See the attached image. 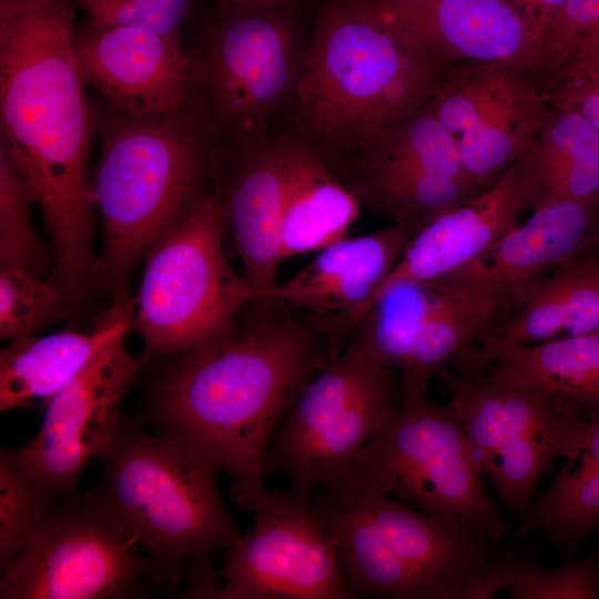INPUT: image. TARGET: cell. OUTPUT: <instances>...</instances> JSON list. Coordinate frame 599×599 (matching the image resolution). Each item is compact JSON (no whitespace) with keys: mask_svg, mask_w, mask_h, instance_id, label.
<instances>
[{"mask_svg":"<svg viewBox=\"0 0 599 599\" xmlns=\"http://www.w3.org/2000/svg\"><path fill=\"white\" fill-rule=\"evenodd\" d=\"M329 155L305 136L286 190L280 245L282 260L318 252L345 237L359 197L334 172Z\"/></svg>","mask_w":599,"mask_h":599,"instance_id":"25","label":"cell"},{"mask_svg":"<svg viewBox=\"0 0 599 599\" xmlns=\"http://www.w3.org/2000/svg\"><path fill=\"white\" fill-rule=\"evenodd\" d=\"M140 365L125 337L102 351L49 400L34 438L11 450L20 467L50 491L71 494L84 466L118 429L120 403Z\"/></svg>","mask_w":599,"mask_h":599,"instance_id":"15","label":"cell"},{"mask_svg":"<svg viewBox=\"0 0 599 599\" xmlns=\"http://www.w3.org/2000/svg\"><path fill=\"white\" fill-rule=\"evenodd\" d=\"M537 78L548 105L576 111L599 131V52L565 59Z\"/></svg>","mask_w":599,"mask_h":599,"instance_id":"34","label":"cell"},{"mask_svg":"<svg viewBox=\"0 0 599 599\" xmlns=\"http://www.w3.org/2000/svg\"><path fill=\"white\" fill-rule=\"evenodd\" d=\"M322 366L305 325L267 317L242 334L179 354L153 387L152 418L159 434L226 473L236 505L247 509L264 487L278 427Z\"/></svg>","mask_w":599,"mask_h":599,"instance_id":"2","label":"cell"},{"mask_svg":"<svg viewBox=\"0 0 599 599\" xmlns=\"http://www.w3.org/2000/svg\"><path fill=\"white\" fill-rule=\"evenodd\" d=\"M417 232L390 226L342 238L318 254L274 292V303L315 316H341L352 326L368 311L377 291Z\"/></svg>","mask_w":599,"mask_h":599,"instance_id":"21","label":"cell"},{"mask_svg":"<svg viewBox=\"0 0 599 599\" xmlns=\"http://www.w3.org/2000/svg\"><path fill=\"white\" fill-rule=\"evenodd\" d=\"M305 135L285 131L275 136L223 150L214 182L242 260L252 304H274L281 264L280 229L291 171Z\"/></svg>","mask_w":599,"mask_h":599,"instance_id":"16","label":"cell"},{"mask_svg":"<svg viewBox=\"0 0 599 599\" xmlns=\"http://www.w3.org/2000/svg\"><path fill=\"white\" fill-rule=\"evenodd\" d=\"M450 399L475 459L484 474L488 460L524 436L554 444L569 461L579 450L587 418L565 414L547 393L527 387L496 369L484 377L448 373Z\"/></svg>","mask_w":599,"mask_h":599,"instance_id":"19","label":"cell"},{"mask_svg":"<svg viewBox=\"0 0 599 599\" xmlns=\"http://www.w3.org/2000/svg\"><path fill=\"white\" fill-rule=\"evenodd\" d=\"M99 457L95 494L148 554L155 579L179 583L184 566L199 570L240 536L216 487L219 470L175 440L120 422Z\"/></svg>","mask_w":599,"mask_h":599,"instance_id":"6","label":"cell"},{"mask_svg":"<svg viewBox=\"0 0 599 599\" xmlns=\"http://www.w3.org/2000/svg\"><path fill=\"white\" fill-rule=\"evenodd\" d=\"M534 210L599 201V131L576 111L548 105L530 144L515 163Z\"/></svg>","mask_w":599,"mask_h":599,"instance_id":"24","label":"cell"},{"mask_svg":"<svg viewBox=\"0 0 599 599\" xmlns=\"http://www.w3.org/2000/svg\"><path fill=\"white\" fill-rule=\"evenodd\" d=\"M69 0H0V146L27 181L59 282L94 272L90 154L98 114L73 51Z\"/></svg>","mask_w":599,"mask_h":599,"instance_id":"1","label":"cell"},{"mask_svg":"<svg viewBox=\"0 0 599 599\" xmlns=\"http://www.w3.org/2000/svg\"><path fill=\"white\" fill-rule=\"evenodd\" d=\"M32 192L8 152L0 146V267H17L43 277L54 254L32 225Z\"/></svg>","mask_w":599,"mask_h":599,"instance_id":"30","label":"cell"},{"mask_svg":"<svg viewBox=\"0 0 599 599\" xmlns=\"http://www.w3.org/2000/svg\"><path fill=\"white\" fill-rule=\"evenodd\" d=\"M595 52H599V0H568L547 35L540 72L570 57Z\"/></svg>","mask_w":599,"mask_h":599,"instance_id":"36","label":"cell"},{"mask_svg":"<svg viewBox=\"0 0 599 599\" xmlns=\"http://www.w3.org/2000/svg\"><path fill=\"white\" fill-rule=\"evenodd\" d=\"M314 505L355 598L474 599L491 558L480 530L386 495L321 487Z\"/></svg>","mask_w":599,"mask_h":599,"instance_id":"5","label":"cell"},{"mask_svg":"<svg viewBox=\"0 0 599 599\" xmlns=\"http://www.w3.org/2000/svg\"><path fill=\"white\" fill-rule=\"evenodd\" d=\"M79 1L93 27H130L177 37L192 6V0Z\"/></svg>","mask_w":599,"mask_h":599,"instance_id":"35","label":"cell"},{"mask_svg":"<svg viewBox=\"0 0 599 599\" xmlns=\"http://www.w3.org/2000/svg\"><path fill=\"white\" fill-rule=\"evenodd\" d=\"M595 254L599 256V201L593 205V216L588 237L579 254Z\"/></svg>","mask_w":599,"mask_h":599,"instance_id":"39","label":"cell"},{"mask_svg":"<svg viewBox=\"0 0 599 599\" xmlns=\"http://www.w3.org/2000/svg\"><path fill=\"white\" fill-rule=\"evenodd\" d=\"M309 494L260 488L253 525L227 547L219 599H351L336 546Z\"/></svg>","mask_w":599,"mask_h":599,"instance_id":"12","label":"cell"},{"mask_svg":"<svg viewBox=\"0 0 599 599\" xmlns=\"http://www.w3.org/2000/svg\"><path fill=\"white\" fill-rule=\"evenodd\" d=\"M593 204L554 203L534 210L485 253L451 273L501 313L520 306L527 287L578 255L588 237Z\"/></svg>","mask_w":599,"mask_h":599,"instance_id":"20","label":"cell"},{"mask_svg":"<svg viewBox=\"0 0 599 599\" xmlns=\"http://www.w3.org/2000/svg\"><path fill=\"white\" fill-rule=\"evenodd\" d=\"M70 495L3 570L1 599L122 598L140 577L154 578L150 559L95 493Z\"/></svg>","mask_w":599,"mask_h":599,"instance_id":"11","label":"cell"},{"mask_svg":"<svg viewBox=\"0 0 599 599\" xmlns=\"http://www.w3.org/2000/svg\"><path fill=\"white\" fill-rule=\"evenodd\" d=\"M557 458L562 455L554 444L541 437L524 436L500 448L486 464L484 474L501 502L522 518L534 504L539 479Z\"/></svg>","mask_w":599,"mask_h":599,"instance_id":"32","label":"cell"},{"mask_svg":"<svg viewBox=\"0 0 599 599\" xmlns=\"http://www.w3.org/2000/svg\"><path fill=\"white\" fill-rule=\"evenodd\" d=\"M567 1L568 0H510V2L529 20L544 38L545 44L550 28L560 16Z\"/></svg>","mask_w":599,"mask_h":599,"instance_id":"37","label":"cell"},{"mask_svg":"<svg viewBox=\"0 0 599 599\" xmlns=\"http://www.w3.org/2000/svg\"><path fill=\"white\" fill-rule=\"evenodd\" d=\"M599 332V256L581 253L532 282L515 316L493 337L516 345Z\"/></svg>","mask_w":599,"mask_h":599,"instance_id":"26","label":"cell"},{"mask_svg":"<svg viewBox=\"0 0 599 599\" xmlns=\"http://www.w3.org/2000/svg\"><path fill=\"white\" fill-rule=\"evenodd\" d=\"M370 4L443 67L497 62L536 74L542 68L545 40L510 0H402Z\"/></svg>","mask_w":599,"mask_h":599,"instance_id":"18","label":"cell"},{"mask_svg":"<svg viewBox=\"0 0 599 599\" xmlns=\"http://www.w3.org/2000/svg\"><path fill=\"white\" fill-rule=\"evenodd\" d=\"M486 357L514 380L550 395L560 404L599 415V332L534 345L484 342ZM589 417V418H590Z\"/></svg>","mask_w":599,"mask_h":599,"instance_id":"27","label":"cell"},{"mask_svg":"<svg viewBox=\"0 0 599 599\" xmlns=\"http://www.w3.org/2000/svg\"><path fill=\"white\" fill-rule=\"evenodd\" d=\"M501 313L458 285L439 278L410 293L396 287L380 295L354 324L347 346L369 363L402 374L399 393L423 394L433 377L476 341L496 335Z\"/></svg>","mask_w":599,"mask_h":599,"instance_id":"13","label":"cell"},{"mask_svg":"<svg viewBox=\"0 0 599 599\" xmlns=\"http://www.w3.org/2000/svg\"><path fill=\"white\" fill-rule=\"evenodd\" d=\"M292 1L293 0H217L220 6H251V7L288 4Z\"/></svg>","mask_w":599,"mask_h":599,"instance_id":"40","label":"cell"},{"mask_svg":"<svg viewBox=\"0 0 599 599\" xmlns=\"http://www.w3.org/2000/svg\"><path fill=\"white\" fill-rule=\"evenodd\" d=\"M369 3L378 4V3H388V2H395V1H402V0H366Z\"/></svg>","mask_w":599,"mask_h":599,"instance_id":"41","label":"cell"},{"mask_svg":"<svg viewBox=\"0 0 599 599\" xmlns=\"http://www.w3.org/2000/svg\"><path fill=\"white\" fill-rule=\"evenodd\" d=\"M527 209L514 164L494 185L419 230L373 302L394 286L430 282L465 267L517 226Z\"/></svg>","mask_w":599,"mask_h":599,"instance_id":"22","label":"cell"},{"mask_svg":"<svg viewBox=\"0 0 599 599\" xmlns=\"http://www.w3.org/2000/svg\"><path fill=\"white\" fill-rule=\"evenodd\" d=\"M225 234L210 192L149 248L132 319L149 355L193 352L234 334L233 319L253 293L227 261Z\"/></svg>","mask_w":599,"mask_h":599,"instance_id":"8","label":"cell"},{"mask_svg":"<svg viewBox=\"0 0 599 599\" xmlns=\"http://www.w3.org/2000/svg\"><path fill=\"white\" fill-rule=\"evenodd\" d=\"M59 282L42 281L17 267H0V337L16 341L33 335L62 314Z\"/></svg>","mask_w":599,"mask_h":599,"instance_id":"33","label":"cell"},{"mask_svg":"<svg viewBox=\"0 0 599 599\" xmlns=\"http://www.w3.org/2000/svg\"><path fill=\"white\" fill-rule=\"evenodd\" d=\"M31 478L11 450L0 454V567L3 571L60 499Z\"/></svg>","mask_w":599,"mask_h":599,"instance_id":"31","label":"cell"},{"mask_svg":"<svg viewBox=\"0 0 599 599\" xmlns=\"http://www.w3.org/2000/svg\"><path fill=\"white\" fill-rule=\"evenodd\" d=\"M359 200L393 224L416 232L480 191L469 179H458L420 163L385 162L361 166L354 189Z\"/></svg>","mask_w":599,"mask_h":599,"instance_id":"28","label":"cell"},{"mask_svg":"<svg viewBox=\"0 0 599 599\" xmlns=\"http://www.w3.org/2000/svg\"><path fill=\"white\" fill-rule=\"evenodd\" d=\"M191 53L189 104L229 148L268 135L272 118L291 97L304 50L287 4L220 6Z\"/></svg>","mask_w":599,"mask_h":599,"instance_id":"9","label":"cell"},{"mask_svg":"<svg viewBox=\"0 0 599 599\" xmlns=\"http://www.w3.org/2000/svg\"><path fill=\"white\" fill-rule=\"evenodd\" d=\"M444 68L366 0H327L290 97L298 131L329 156L362 154L429 101Z\"/></svg>","mask_w":599,"mask_h":599,"instance_id":"3","label":"cell"},{"mask_svg":"<svg viewBox=\"0 0 599 599\" xmlns=\"http://www.w3.org/2000/svg\"><path fill=\"white\" fill-rule=\"evenodd\" d=\"M73 51L87 84L115 111L146 116L189 104L192 53L181 47L177 35L88 23L75 28Z\"/></svg>","mask_w":599,"mask_h":599,"instance_id":"17","label":"cell"},{"mask_svg":"<svg viewBox=\"0 0 599 599\" xmlns=\"http://www.w3.org/2000/svg\"><path fill=\"white\" fill-rule=\"evenodd\" d=\"M399 396L392 369L345 346L304 385L267 451L266 469L309 494L334 486L383 425Z\"/></svg>","mask_w":599,"mask_h":599,"instance_id":"10","label":"cell"},{"mask_svg":"<svg viewBox=\"0 0 599 599\" xmlns=\"http://www.w3.org/2000/svg\"><path fill=\"white\" fill-rule=\"evenodd\" d=\"M566 463L599 466V415L586 419L579 450L573 459Z\"/></svg>","mask_w":599,"mask_h":599,"instance_id":"38","label":"cell"},{"mask_svg":"<svg viewBox=\"0 0 599 599\" xmlns=\"http://www.w3.org/2000/svg\"><path fill=\"white\" fill-rule=\"evenodd\" d=\"M467 436L448 404L402 394L389 415L331 488L386 495L428 514L463 521L493 541L506 524L488 496Z\"/></svg>","mask_w":599,"mask_h":599,"instance_id":"7","label":"cell"},{"mask_svg":"<svg viewBox=\"0 0 599 599\" xmlns=\"http://www.w3.org/2000/svg\"><path fill=\"white\" fill-rule=\"evenodd\" d=\"M428 102L480 191L520 159L548 109L535 72L497 62L445 67Z\"/></svg>","mask_w":599,"mask_h":599,"instance_id":"14","label":"cell"},{"mask_svg":"<svg viewBox=\"0 0 599 599\" xmlns=\"http://www.w3.org/2000/svg\"><path fill=\"white\" fill-rule=\"evenodd\" d=\"M505 590L515 599H595L599 596V546L559 568L540 567L532 558L510 552L490 558L475 599Z\"/></svg>","mask_w":599,"mask_h":599,"instance_id":"29","label":"cell"},{"mask_svg":"<svg viewBox=\"0 0 599 599\" xmlns=\"http://www.w3.org/2000/svg\"><path fill=\"white\" fill-rule=\"evenodd\" d=\"M100 156L92 192L103 225L93 275L113 298L129 295L139 260L156 238L207 193L224 150L190 104L131 116L95 103Z\"/></svg>","mask_w":599,"mask_h":599,"instance_id":"4","label":"cell"},{"mask_svg":"<svg viewBox=\"0 0 599 599\" xmlns=\"http://www.w3.org/2000/svg\"><path fill=\"white\" fill-rule=\"evenodd\" d=\"M135 305L130 294L113 298L90 331L64 329L9 342L0 352V410L44 408L102 351L125 337Z\"/></svg>","mask_w":599,"mask_h":599,"instance_id":"23","label":"cell"}]
</instances>
